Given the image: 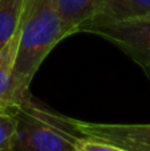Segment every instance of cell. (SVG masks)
<instances>
[{
  "label": "cell",
  "mask_w": 150,
  "mask_h": 151,
  "mask_svg": "<svg viewBox=\"0 0 150 151\" xmlns=\"http://www.w3.org/2000/svg\"><path fill=\"white\" fill-rule=\"evenodd\" d=\"M64 39L56 0H24L13 69L15 107L31 96L29 86L35 74L53 48Z\"/></svg>",
  "instance_id": "1"
},
{
  "label": "cell",
  "mask_w": 150,
  "mask_h": 151,
  "mask_svg": "<svg viewBox=\"0 0 150 151\" xmlns=\"http://www.w3.org/2000/svg\"><path fill=\"white\" fill-rule=\"evenodd\" d=\"M13 109L17 134L12 151H74L77 135L65 115L47 109L32 96Z\"/></svg>",
  "instance_id": "2"
},
{
  "label": "cell",
  "mask_w": 150,
  "mask_h": 151,
  "mask_svg": "<svg viewBox=\"0 0 150 151\" xmlns=\"http://www.w3.org/2000/svg\"><path fill=\"white\" fill-rule=\"evenodd\" d=\"M79 32L112 42L150 77V16L116 23H85Z\"/></svg>",
  "instance_id": "3"
},
{
  "label": "cell",
  "mask_w": 150,
  "mask_h": 151,
  "mask_svg": "<svg viewBox=\"0 0 150 151\" xmlns=\"http://www.w3.org/2000/svg\"><path fill=\"white\" fill-rule=\"evenodd\" d=\"M65 119L80 135L113 143L128 151H150V123H100L69 117Z\"/></svg>",
  "instance_id": "4"
},
{
  "label": "cell",
  "mask_w": 150,
  "mask_h": 151,
  "mask_svg": "<svg viewBox=\"0 0 150 151\" xmlns=\"http://www.w3.org/2000/svg\"><path fill=\"white\" fill-rule=\"evenodd\" d=\"M150 16V0H101L96 15L87 23H116Z\"/></svg>",
  "instance_id": "5"
},
{
  "label": "cell",
  "mask_w": 150,
  "mask_h": 151,
  "mask_svg": "<svg viewBox=\"0 0 150 151\" xmlns=\"http://www.w3.org/2000/svg\"><path fill=\"white\" fill-rule=\"evenodd\" d=\"M65 39L79 33L82 24L96 15L101 0H56Z\"/></svg>",
  "instance_id": "6"
},
{
  "label": "cell",
  "mask_w": 150,
  "mask_h": 151,
  "mask_svg": "<svg viewBox=\"0 0 150 151\" xmlns=\"http://www.w3.org/2000/svg\"><path fill=\"white\" fill-rule=\"evenodd\" d=\"M19 45V28L11 40L0 49V109L15 107L13 102V69Z\"/></svg>",
  "instance_id": "7"
},
{
  "label": "cell",
  "mask_w": 150,
  "mask_h": 151,
  "mask_svg": "<svg viewBox=\"0 0 150 151\" xmlns=\"http://www.w3.org/2000/svg\"><path fill=\"white\" fill-rule=\"evenodd\" d=\"M24 0H0V49L16 33Z\"/></svg>",
  "instance_id": "8"
},
{
  "label": "cell",
  "mask_w": 150,
  "mask_h": 151,
  "mask_svg": "<svg viewBox=\"0 0 150 151\" xmlns=\"http://www.w3.org/2000/svg\"><path fill=\"white\" fill-rule=\"evenodd\" d=\"M17 134V118L13 107L0 109V151H12Z\"/></svg>",
  "instance_id": "9"
},
{
  "label": "cell",
  "mask_w": 150,
  "mask_h": 151,
  "mask_svg": "<svg viewBox=\"0 0 150 151\" xmlns=\"http://www.w3.org/2000/svg\"><path fill=\"white\" fill-rule=\"evenodd\" d=\"M74 151H128L113 143L90 138V137H76L73 141Z\"/></svg>",
  "instance_id": "10"
}]
</instances>
